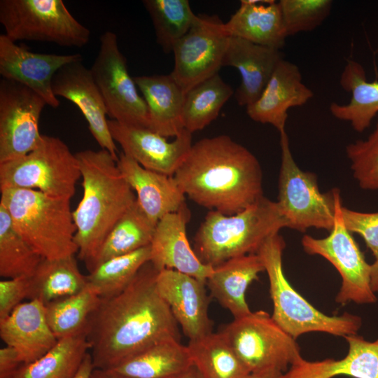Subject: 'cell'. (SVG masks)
Returning a JSON list of instances; mask_svg holds the SVG:
<instances>
[{
    "mask_svg": "<svg viewBox=\"0 0 378 378\" xmlns=\"http://www.w3.org/2000/svg\"><path fill=\"white\" fill-rule=\"evenodd\" d=\"M284 227L287 223L277 202L263 196L233 215L209 211L195 234L193 250L203 263L214 267L232 258L257 253Z\"/></svg>",
    "mask_w": 378,
    "mask_h": 378,
    "instance_id": "277c9868",
    "label": "cell"
},
{
    "mask_svg": "<svg viewBox=\"0 0 378 378\" xmlns=\"http://www.w3.org/2000/svg\"><path fill=\"white\" fill-rule=\"evenodd\" d=\"M265 271L257 253L230 258L213 267L206 280L211 297L232 314L241 318L251 312L246 300L248 286Z\"/></svg>",
    "mask_w": 378,
    "mask_h": 378,
    "instance_id": "484cf974",
    "label": "cell"
},
{
    "mask_svg": "<svg viewBox=\"0 0 378 378\" xmlns=\"http://www.w3.org/2000/svg\"><path fill=\"white\" fill-rule=\"evenodd\" d=\"M118 167L136 193V201L155 225L165 215L178 211L185 204V194L174 176L147 169L121 153Z\"/></svg>",
    "mask_w": 378,
    "mask_h": 378,
    "instance_id": "7402d4cb",
    "label": "cell"
},
{
    "mask_svg": "<svg viewBox=\"0 0 378 378\" xmlns=\"http://www.w3.org/2000/svg\"><path fill=\"white\" fill-rule=\"evenodd\" d=\"M89 351L85 333L58 340L41 358L21 365L13 378H74Z\"/></svg>",
    "mask_w": 378,
    "mask_h": 378,
    "instance_id": "d6a6232c",
    "label": "cell"
},
{
    "mask_svg": "<svg viewBox=\"0 0 378 378\" xmlns=\"http://www.w3.org/2000/svg\"><path fill=\"white\" fill-rule=\"evenodd\" d=\"M97 55L90 69L103 97L107 115L118 122L149 128L146 103L128 72L116 34L105 31L99 38Z\"/></svg>",
    "mask_w": 378,
    "mask_h": 378,
    "instance_id": "7c38bea8",
    "label": "cell"
},
{
    "mask_svg": "<svg viewBox=\"0 0 378 378\" xmlns=\"http://www.w3.org/2000/svg\"><path fill=\"white\" fill-rule=\"evenodd\" d=\"M83 194L73 218L78 258L89 270L105 238L136 200L108 151L85 150L76 153Z\"/></svg>",
    "mask_w": 378,
    "mask_h": 378,
    "instance_id": "3957f363",
    "label": "cell"
},
{
    "mask_svg": "<svg viewBox=\"0 0 378 378\" xmlns=\"http://www.w3.org/2000/svg\"><path fill=\"white\" fill-rule=\"evenodd\" d=\"M90 378H120L102 370L94 369Z\"/></svg>",
    "mask_w": 378,
    "mask_h": 378,
    "instance_id": "c3c4849f",
    "label": "cell"
},
{
    "mask_svg": "<svg viewBox=\"0 0 378 378\" xmlns=\"http://www.w3.org/2000/svg\"><path fill=\"white\" fill-rule=\"evenodd\" d=\"M230 36L217 15H198L190 29L173 48L174 66L171 75L185 93L218 74Z\"/></svg>",
    "mask_w": 378,
    "mask_h": 378,
    "instance_id": "4fadbf2b",
    "label": "cell"
},
{
    "mask_svg": "<svg viewBox=\"0 0 378 378\" xmlns=\"http://www.w3.org/2000/svg\"><path fill=\"white\" fill-rule=\"evenodd\" d=\"M287 36L315 29L330 15V0H280Z\"/></svg>",
    "mask_w": 378,
    "mask_h": 378,
    "instance_id": "f35d334b",
    "label": "cell"
},
{
    "mask_svg": "<svg viewBox=\"0 0 378 378\" xmlns=\"http://www.w3.org/2000/svg\"><path fill=\"white\" fill-rule=\"evenodd\" d=\"M81 177L76 154L59 138L43 135L40 144L24 156L0 164V190L31 189L71 200Z\"/></svg>",
    "mask_w": 378,
    "mask_h": 378,
    "instance_id": "52a82bcc",
    "label": "cell"
},
{
    "mask_svg": "<svg viewBox=\"0 0 378 378\" xmlns=\"http://www.w3.org/2000/svg\"><path fill=\"white\" fill-rule=\"evenodd\" d=\"M340 83L351 94L350 101L344 104L332 103L330 111L335 118L349 122L356 132L361 133L378 115V81H368L363 66L349 60L341 74Z\"/></svg>",
    "mask_w": 378,
    "mask_h": 378,
    "instance_id": "f1b7e54d",
    "label": "cell"
},
{
    "mask_svg": "<svg viewBox=\"0 0 378 378\" xmlns=\"http://www.w3.org/2000/svg\"><path fill=\"white\" fill-rule=\"evenodd\" d=\"M190 216L185 204L158 222L150 243V262L158 272L174 270L206 282L213 267L203 263L190 245L186 236Z\"/></svg>",
    "mask_w": 378,
    "mask_h": 378,
    "instance_id": "d6986e66",
    "label": "cell"
},
{
    "mask_svg": "<svg viewBox=\"0 0 378 378\" xmlns=\"http://www.w3.org/2000/svg\"><path fill=\"white\" fill-rule=\"evenodd\" d=\"M225 29L230 36L280 50L288 37L282 13L275 1L242 0Z\"/></svg>",
    "mask_w": 378,
    "mask_h": 378,
    "instance_id": "4316f807",
    "label": "cell"
},
{
    "mask_svg": "<svg viewBox=\"0 0 378 378\" xmlns=\"http://www.w3.org/2000/svg\"><path fill=\"white\" fill-rule=\"evenodd\" d=\"M377 117L375 127L367 139L346 147L353 176L365 190H378V115Z\"/></svg>",
    "mask_w": 378,
    "mask_h": 378,
    "instance_id": "ab89813d",
    "label": "cell"
},
{
    "mask_svg": "<svg viewBox=\"0 0 378 378\" xmlns=\"http://www.w3.org/2000/svg\"><path fill=\"white\" fill-rule=\"evenodd\" d=\"M370 281L372 290L378 293V259L370 264Z\"/></svg>",
    "mask_w": 378,
    "mask_h": 378,
    "instance_id": "bcb514c9",
    "label": "cell"
},
{
    "mask_svg": "<svg viewBox=\"0 0 378 378\" xmlns=\"http://www.w3.org/2000/svg\"><path fill=\"white\" fill-rule=\"evenodd\" d=\"M150 259V244L132 253L115 257L96 266L86 276L87 286L100 298L123 291Z\"/></svg>",
    "mask_w": 378,
    "mask_h": 378,
    "instance_id": "e575fe53",
    "label": "cell"
},
{
    "mask_svg": "<svg viewBox=\"0 0 378 378\" xmlns=\"http://www.w3.org/2000/svg\"><path fill=\"white\" fill-rule=\"evenodd\" d=\"M46 105L28 87L0 80V164L24 156L40 144L38 122Z\"/></svg>",
    "mask_w": 378,
    "mask_h": 378,
    "instance_id": "5bb4252c",
    "label": "cell"
},
{
    "mask_svg": "<svg viewBox=\"0 0 378 378\" xmlns=\"http://www.w3.org/2000/svg\"><path fill=\"white\" fill-rule=\"evenodd\" d=\"M313 96L302 82L298 66L283 59L259 98L246 106V113L253 121L270 124L281 133L286 131L288 111L304 105Z\"/></svg>",
    "mask_w": 378,
    "mask_h": 378,
    "instance_id": "ffe728a7",
    "label": "cell"
},
{
    "mask_svg": "<svg viewBox=\"0 0 378 378\" xmlns=\"http://www.w3.org/2000/svg\"><path fill=\"white\" fill-rule=\"evenodd\" d=\"M115 142L122 153L143 167L173 176L192 147V133L186 129L172 141L150 128L108 122Z\"/></svg>",
    "mask_w": 378,
    "mask_h": 378,
    "instance_id": "9a60e30c",
    "label": "cell"
},
{
    "mask_svg": "<svg viewBox=\"0 0 378 378\" xmlns=\"http://www.w3.org/2000/svg\"><path fill=\"white\" fill-rule=\"evenodd\" d=\"M335 197L334 225L329 235L315 238L305 234L301 240L302 248L309 255H318L326 258L338 271L342 285L335 298L336 302L341 304L349 302L374 303L377 298L370 287V265L345 226L340 189L335 188Z\"/></svg>",
    "mask_w": 378,
    "mask_h": 378,
    "instance_id": "8fae6325",
    "label": "cell"
},
{
    "mask_svg": "<svg viewBox=\"0 0 378 378\" xmlns=\"http://www.w3.org/2000/svg\"><path fill=\"white\" fill-rule=\"evenodd\" d=\"M0 337L17 351L22 364L38 359L58 341L48 323L46 306L38 300L21 303L0 320Z\"/></svg>",
    "mask_w": 378,
    "mask_h": 378,
    "instance_id": "44dd1931",
    "label": "cell"
},
{
    "mask_svg": "<svg viewBox=\"0 0 378 378\" xmlns=\"http://www.w3.org/2000/svg\"><path fill=\"white\" fill-rule=\"evenodd\" d=\"M250 372L287 370L300 358L295 339L263 310L234 320L220 331Z\"/></svg>",
    "mask_w": 378,
    "mask_h": 378,
    "instance_id": "30bf717a",
    "label": "cell"
},
{
    "mask_svg": "<svg viewBox=\"0 0 378 378\" xmlns=\"http://www.w3.org/2000/svg\"><path fill=\"white\" fill-rule=\"evenodd\" d=\"M286 243L279 233L269 237L257 252L270 282L274 321L294 339L309 332H322L345 337L357 334L361 318L349 313L328 316L318 310L287 280L282 255Z\"/></svg>",
    "mask_w": 378,
    "mask_h": 378,
    "instance_id": "8992f818",
    "label": "cell"
},
{
    "mask_svg": "<svg viewBox=\"0 0 378 378\" xmlns=\"http://www.w3.org/2000/svg\"><path fill=\"white\" fill-rule=\"evenodd\" d=\"M42 258L17 232L9 214L0 204V276L30 278Z\"/></svg>",
    "mask_w": 378,
    "mask_h": 378,
    "instance_id": "74e56055",
    "label": "cell"
},
{
    "mask_svg": "<svg viewBox=\"0 0 378 378\" xmlns=\"http://www.w3.org/2000/svg\"><path fill=\"white\" fill-rule=\"evenodd\" d=\"M80 60H83L80 54L33 52L17 45L4 34L0 35L1 76L28 87L53 108L60 104L52 88L55 74L63 66Z\"/></svg>",
    "mask_w": 378,
    "mask_h": 378,
    "instance_id": "2e32d148",
    "label": "cell"
},
{
    "mask_svg": "<svg viewBox=\"0 0 378 378\" xmlns=\"http://www.w3.org/2000/svg\"><path fill=\"white\" fill-rule=\"evenodd\" d=\"M284 372L274 368L251 372L244 378H283Z\"/></svg>",
    "mask_w": 378,
    "mask_h": 378,
    "instance_id": "f6af8a7d",
    "label": "cell"
},
{
    "mask_svg": "<svg viewBox=\"0 0 378 378\" xmlns=\"http://www.w3.org/2000/svg\"><path fill=\"white\" fill-rule=\"evenodd\" d=\"M0 22L13 41H35L82 48L90 31L62 0H1Z\"/></svg>",
    "mask_w": 378,
    "mask_h": 378,
    "instance_id": "9c48e42d",
    "label": "cell"
},
{
    "mask_svg": "<svg viewBox=\"0 0 378 378\" xmlns=\"http://www.w3.org/2000/svg\"><path fill=\"white\" fill-rule=\"evenodd\" d=\"M22 365L17 351L6 346L0 349V378H13Z\"/></svg>",
    "mask_w": 378,
    "mask_h": 378,
    "instance_id": "7bdbcfd3",
    "label": "cell"
},
{
    "mask_svg": "<svg viewBox=\"0 0 378 378\" xmlns=\"http://www.w3.org/2000/svg\"><path fill=\"white\" fill-rule=\"evenodd\" d=\"M192 365L187 346L171 339L155 344L104 370L120 378H177Z\"/></svg>",
    "mask_w": 378,
    "mask_h": 378,
    "instance_id": "83f0119b",
    "label": "cell"
},
{
    "mask_svg": "<svg viewBox=\"0 0 378 378\" xmlns=\"http://www.w3.org/2000/svg\"><path fill=\"white\" fill-rule=\"evenodd\" d=\"M52 88L57 97L69 100L80 109L97 144L118 161L117 147L108 128L103 97L90 70L83 65L82 60L59 69L53 77Z\"/></svg>",
    "mask_w": 378,
    "mask_h": 378,
    "instance_id": "e0dca14e",
    "label": "cell"
},
{
    "mask_svg": "<svg viewBox=\"0 0 378 378\" xmlns=\"http://www.w3.org/2000/svg\"><path fill=\"white\" fill-rule=\"evenodd\" d=\"M173 176L191 200L225 215L241 211L264 196L258 159L227 135L192 144Z\"/></svg>",
    "mask_w": 378,
    "mask_h": 378,
    "instance_id": "7a4b0ae2",
    "label": "cell"
},
{
    "mask_svg": "<svg viewBox=\"0 0 378 378\" xmlns=\"http://www.w3.org/2000/svg\"><path fill=\"white\" fill-rule=\"evenodd\" d=\"M342 213L347 230L360 235L375 260L378 259V211L361 212L342 206Z\"/></svg>",
    "mask_w": 378,
    "mask_h": 378,
    "instance_id": "60d3db41",
    "label": "cell"
},
{
    "mask_svg": "<svg viewBox=\"0 0 378 378\" xmlns=\"http://www.w3.org/2000/svg\"><path fill=\"white\" fill-rule=\"evenodd\" d=\"M133 78L148 107L149 128L166 138L181 134L185 130L182 113L186 93L171 74Z\"/></svg>",
    "mask_w": 378,
    "mask_h": 378,
    "instance_id": "d4e9b609",
    "label": "cell"
},
{
    "mask_svg": "<svg viewBox=\"0 0 378 378\" xmlns=\"http://www.w3.org/2000/svg\"><path fill=\"white\" fill-rule=\"evenodd\" d=\"M283 59L280 50L230 37L223 66H233L240 74L241 83L235 92L239 105L246 107L259 98Z\"/></svg>",
    "mask_w": 378,
    "mask_h": 378,
    "instance_id": "603a6c76",
    "label": "cell"
},
{
    "mask_svg": "<svg viewBox=\"0 0 378 378\" xmlns=\"http://www.w3.org/2000/svg\"><path fill=\"white\" fill-rule=\"evenodd\" d=\"M187 348L203 378H244L250 373L220 332L189 340Z\"/></svg>",
    "mask_w": 378,
    "mask_h": 378,
    "instance_id": "1f68e13d",
    "label": "cell"
},
{
    "mask_svg": "<svg viewBox=\"0 0 378 378\" xmlns=\"http://www.w3.org/2000/svg\"><path fill=\"white\" fill-rule=\"evenodd\" d=\"M233 94L232 87L218 74L194 86L185 96L182 113L184 128L192 134L206 127L218 117Z\"/></svg>",
    "mask_w": 378,
    "mask_h": 378,
    "instance_id": "836d02e7",
    "label": "cell"
},
{
    "mask_svg": "<svg viewBox=\"0 0 378 378\" xmlns=\"http://www.w3.org/2000/svg\"><path fill=\"white\" fill-rule=\"evenodd\" d=\"M143 4L151 18L156 41L167 54L198 18L188 0H144Z\"/></svg>",
    "mask_w": 378,
    "mask_h": 378,
    "instance_id": "8d00e7d4",
    "label": "cell"
},
{
    "mask_svg": "<svg viewBox=\"0 0 378 378\" xmlns=\"http://www.w3.org/2000/svg\"><path fill=\"white\" fill-rule=\"evenodd\" d=\"M177 378H203L197 368L192 365L188 370Z\"/></svg>",
    "mask_w": 378,
    "mask_h": 378,
    "instance_id": "7dc6e473",
    "label": "cell"
},
{
    "mask_svg": "<svg viewBox=\"0 0 378 378\" xmlns=\"http://www.w3.org/2000/svg\"><path fill=\"white\" fill-rule=\"evenodd\" d=\"M29 278L6 279L0 281V320L7 317L18 305L28 299Z\"/></svg>",
    "mask_w": 378,
    "mask_h": 378,
    "instance_id": "b9f144b4",
    "label": "cell"
},
{
    "mask_svg": "<svg viewBox=\"0 0 378 378\" xmlns=\"http://www.w3.org/2000/svg\"><path fill=\"white\" fill-rule=\"evenodd\" d=\"M94 369L90 351L85 355L74 378H90Z\"/></svg>",
    "mask_w": 378,
    "mask_h": 378,
    "instance_id": "ee69618b",
    "label": "cell"
},
{
    "mask_svg": "<svg viewBox=\"0 0 378 378\" xmlns=\"http://www.w3.org/2000/svg\"><path fill=\"white\" fill-rule=\"evenodd\" d=\"M279 134L281 155L276 202L287 227L301 232L312 227L330 232L335 220V188L321 192L316 174L302 170L295 162L286 131Z\"/></svg>",
    "mask_w": 378,
    "mask_h": 378,
    "instance_id": "ba28073f",
    "label": "cell"
},
{
    "mask_svg": "<svg viewBox=\"0 0 378 378\" xmlns=\"http://www.w3.org/2000/svg\"><path fill=\"white\" fill-rule=\"evenodd\" d=\"M155 281L158 293L189 340L212 332L206 282L171 269L158 272Z\"/></svg>",
    "mask_w": 378,
    "mask_h": 378,
    "instance_id": "ac0fdd59",
    "label": "cell"
},
{
    "mask_svg": "<svg viewBox=\"0 0 378 378\" xmlns=\"http://www.w3.org/2000/svg\"><path fill=\"white\" fill-rule=\"evenodd\" d=\"M29 280L28 299L38 300L45 305L76 294L87 286L86 276L80 272L74 255L42 258Z\"/></svg>",
    "mask_w": 378,
    "mask_h": 378,
    "instance_id": "f546056e",
    "label": "cell"
},
{
    "mask_svg": "<svg viewBox=\"0 0 378 378\" xmlns=\"http://www.w3.org/2000/svg\"><path fill=\"white\" fill-rule=\"evenodd\" d=\"M101 298L86 287L80 292L46 304L48 323L57 340L85 333L88 321Z\"/></svg>",
    "mask_w": 378,
    "mask_h": 378,
    "instance_id": "d590c367",
    "label": "cell"
},
{
    "mask_svg": "<svg viewBox=\"0 0 378 378\" xmlns=\"http://www.w3.org/2000/svg\"><path fill=\"white\" fill-rule=\"evenodd\" d=\"M155 226L136 200L109 232L88 271L111 258L150 245Z\"/></svg>",
    "mask_w": 378,
    "mask_h": 378,
    "instance_id": "4dcf8cb0",
    "label": "cell"
},
{
    "mask_svg": "<svg viewBox=\"0 0 378 378\" xmlns=\"http://www.w3.org/2000/svg\"><path fill=\"white\" fill-rule=\"evenodd\" d=\"M349 344L346 356L309 361L300 358L283 378H333L340 375L353 378H378V339L373 342L357 334L344 337Z\"/></svg>",
    "mask_w": 378,
    "mask_h": 378,
    "instance_id": "cb8c5ba5",
    "label": "cell"
},
{
    "mask_svg": "<svg viewBox=\"0 0 378 378\" xmlns=\"http://www.w3.org/2000/svg\"><path fill=\"white\" fill-rule=\"evenodd\" d=\"M148 262L120 293L101 298L85 330L94 369L107 370L158 342L180 339Z\"/></svg>",
    "mask_w": 378,
    "mask_h": 378,
    "instance_id": "6da1fadb",
    "label": "cell"
},
{
    "mask_svg": "<svg viewBox=\"0 0 378 378\" xmlns=\"http://www.w3.org/2000/svg\"><path fill=\"white\" fill-rule=\"evenodd\" d=\"M70 200L31 189L1 190L0 204L9 214L15 229L46 259L72 256L78 251Z\"/></svg>",
    "mask_w": 378,
    "mask_h": 378,
    "instance_id": "5b68a950",
    "label": "cell"
}]
</instances>
